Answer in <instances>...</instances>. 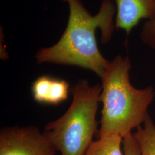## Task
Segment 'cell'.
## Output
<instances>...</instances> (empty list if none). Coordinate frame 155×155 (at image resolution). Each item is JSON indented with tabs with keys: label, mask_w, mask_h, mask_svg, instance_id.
<instances>
[{
	"label": "cell",
	"mask_w": 155,
	"mask_h": 155,
	"mask_svg": "<svg viewBox=\"0 0 155 155\" xmlns=\"http://www.w3.org/2000/svg\"><path fill=\"white\" fill-rule=\"evenodd\" d=\"M70 14L66 28L55 45L42 48L35 58L38 64L52 63L81 67L100 78L110 61L100 52L96 30L101 31V42L107 43L114 31L116 8L110 0H102L98 12L91 15L81 0H69Z\"/></svg>",
	"instance_id": "6da1fadb"
},
{
	"label": "cell",
	"mask_w": 155,
	"mask_h": 155,
	"mask_svg": "<svg viewBox=\"0 0 155 155\" xmlns=\"http://www.w3.org/2000/svg\"><path fill=\"white\" fill-rule=\"evenodd\" d=\"M132 64L128 57L118 55L110 61L101 77L102 104L98 137L119 135L122 138L141 125L153 101L154 89H136L129 80Z\"/></svg>",
	"instance_id": "7a4b0ae2"
},
{
	"label": "cell",
	"mask_w": 155,
	"mask_h": 155,
	"mask_svg": "<svg viewBox=\"0 0 155 155\" xmlns=\"http://www.w3.org/2000/svg\"><path fill=\"white\" fill-rule=\"evenodd\" d=\"M101 85L79 81L72 89V101L66 113L47 124L44 133L61 155H84L97 131L96 114Z\"/></svg>",
	"instance_id": "3957f363"
},
{
	"label": "cell",
	"mask_w": 155,
	"mask_h": 155,
	"mask_svg": "<svg viewBox=\"0 0 155 155\" xmlns=\"http://www.w3.org/2000/svg\"><path fill=\"white\" fill-rule=\"evenodd\" d=\"M44 133L34 126L3 129L0 132V155H55Z\"/></svg>",
	"instance_id": "277c9868"
},
{
	"label": "cell",
	"mask_w": 155,
	"mask_h": 155,
	"mask_svg": "<svg viewBox=\"0 0 155 155\" xmlns=\"http://www.w3.org/2000/svg\"><path fill=\"white\" fill-rule=\"evenodd\" d=\"M117 6L116 27L129 35L139 21L155 16V0H115Z\"/></svg>",
	"instance_id": "5b68a950"
},
{
	"label": "cell",
	"mask_w": 155,
	"mask_h": 155,
	"mask_svg": "<svg viewBox=\"0 0 155 155\" xmlns=\"http://www.w3.org/2000/svg\"><path fill=\"white\" fill-rule=\"evenodd\" d=\"M33 98L39 103L58 105L68 98L69 84L65 80L42 76L32 84Z\"/></svg>",
	"instance_id": "8992f818"
},
{
	"label": "cell",
	"mask_w": 155,
	"mask_h": 155,
	"mask_svg": "<svg viewBox=\"0 0 155 155\" xmlns=\"http://www.w3.org/2000/svg\"><path fill=\"white\" fill-rule=\"evenodd\" d=\"M122 139L119 135L98 137L91 143L84 155H124Z\"/></svg>",
	"instance_id": "52a82bcc"
},
{
	"label": "cell",
	"mask_w": 155,
	"mask_h": 155,
	"mask_svg": "<svg viewBox=\"0 0 155 155\" xmlns=\"http://www.w3.org/2000/svg\"><path fill=\"white\" fill-rule=\"evenodd\" d=\"M133 135L140 155H155V124L149 114Z\"/></svg>",
	"instance_id": "ba28073f"
},
{
	"label": "cell",
	"mask_w": 155,
	"mask_h": 155,
	"mask_svg": "<svg viewBox=\"0 0 155 155\" xmlns=\"http://www.w3.org/2000/svg\"><path fill=\"white\" fill-rule=\"evenodd\" d=\"M142 41L155 51V16L146 22L140 33Z\"/></svg>",
	"instance_id": "9c48e42d"
},
{
	"label": "cell",
	"mask_w": 155,
	"mask_h": 155,
	"mask_svg": "<svg viewBox=\"0 0 155 155\" xmlns=\"http://www.w3.org/2000/svg\"><path fill=\"white\" fill-rule=\"evenodd\" d=\"M122 149L124 155H140L139 146L131 133L122 139Z\"/></svg>",
	"instance_id": "30bf717a"
},
{
	"label": "cell",
	"mask_w": 155,
	"mask_h": 155,
	"mask_svg": "<svg viewBox=\"0 0 155 155\" xmlns=\"http://www.w3.org/2000/svg\"><path fill=\"white\" fill-rule=\"evenodd\" d=\"M62 1H64V2H68L69 1V0H62Z\"/></svg>",
	"instance_id": "8fae6325"
}]
</instances>
